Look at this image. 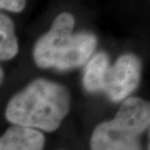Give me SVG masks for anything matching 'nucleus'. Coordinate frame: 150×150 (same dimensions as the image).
<instances>
[{"mask_svg":"<svg viewBox=\"0 0 150 150\" xmlns=\"http://www.w3.org/2000/svg\"><path fill=\"white\" fill-rule=\"evenodd\" d=\"M71 97L64 85L38 78L11 97L6 119L12 126L52 132L68 115Z\"/></svg>","mask_w":150,"mask_h":150,"instance_id":"f257e3e1","label":"nucleus"},{"mask_svg":"<svg viewBox=\"0 0 150 150\" xmlns=\"http://www.w3.org/2000/svg\"><path fill=\"white\" fill-rule=\"evenodd\" d=\"M75 18L61 12L54 18L48 31L37 40L32 57L42 69L66 71L86 64L97 47V38L88 32L74 33Z\"/></svg>","mask_w":150,"mask_h":150,"instance_id":"f03ea898","label":"nucleus"},{"mask_svg":"<svg viewBox=\"0 0 150 150\" xmlns=\"http://www.w3.org/2000/svg\"><path fill=\"white\" fill-rule=\"evenodd\" d=\"M149 102L129 97L112 120L99 123L91 134V150H142L141 136L149 129Z\"/></svg>","mask_w":150,"mask_h":150,"instance_id":"7ed1b4c3","label":"nucleus"},{"mask_svg":"<svg viewBox=\"0 0 150 150\" xmlns=\"http://www.w3.org/2000/svg\"><path fill=\"white\" fill-rule=\"evenodd\" d=\"M141 61L134 54L120 56L113 64L106 52H98L87 62L82 85L88 92H105L113 102L126 100L139 85Z\"/></svg>","mask_w":150,"mask_h":150,"instance_id":"20e7f679","label":"nucleus"},{"mask_svg":"<svg viewBox=\"0 0 150 150\" xmlns=\"http://www.w3.org/2000/svg\"><path fill=\"white\" fill-rule=\"evenodd\" d=\"M45 134L35 129L11 126L0 137V150H43Z\"/></svg>","mask_w":150,"mask_h":150,"instance_id":"39448f33","label":"nucleus"},{"mask_svg":"<svg viewBox=\"0 0 150 150\" xmlns=\"http://www.w3.org/2000/svg\"><path fill=\"white\" fill-rule=\"evenodd\" d=\"M19 51V43L15 33L13 22L8 16L0 13V64L15 58ZM5 72L0 64V85L4 81Z\"/></svg>","mask_w":150,"mask_h":150,"instance_id":"423d86ee","label":"nucleus"},{"mask_svg":"<svg viewBox=\"0 0 150 150\" xmlns=\"http://www.w3.org/2000/svg\"><path fill=\"white\" fill-rule=\"evenodd\" d=\"M26 7V0H0V9L11 12H21Z\"/></svg>","mask_w":150,"mask_h":150,"instance_id":"0eeeda50","label":"nucleus"},{"mask_svg":"<svg viewBox=\"0 0 150 150\" xmlns=\"http://www.w3.org/2000/svg\"><path fill=\"white\" fill-rule=\"evenodd\" d=\"M148 150H149V147H148Z\"/></svg>","mask_w":150,"mask_h":150,"instance_id":"6e6552de","label":"nucleus"}]
</instances>
